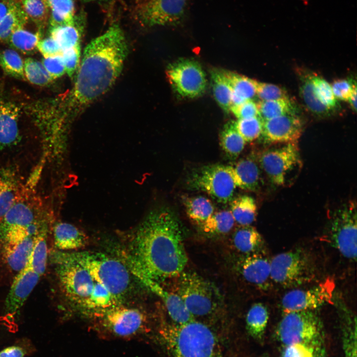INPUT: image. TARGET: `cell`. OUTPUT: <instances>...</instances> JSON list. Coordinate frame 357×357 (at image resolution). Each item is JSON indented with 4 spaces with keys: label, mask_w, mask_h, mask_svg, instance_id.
I'll use <instances>...</instances> for the list:
<instances>
[{
    "label": "cell",
    "mask_w": 357,
    "mask_h": 357,
    "mask_svg": "<svg viewBox=\"0 0 357 357\" xmlns=\"http://www.w3.org/2000/svg\"><path fill=\"white\" fill-rule=\"evenodd\" d=\"M183 202L187 217L198 226L215 212L213 203L203 196L185 197Z\"/></svg>",
    "instance_id": "1f68e13d"
},
{
    "label": "cell",
    "mask_w": 357,
    "mask_h": 357,
    "mask_svg": "<svg viewBox=\"0 0 357 357\" xmlns=\"http://www.w3.org/2000/svg\"><path fill=\"white\" fill-rule=\"evenodd\" d=\"M112 334L122 337L135 335L146 327L147 316L142 310L121 304L112 307L97 316Z\"/></svg>",
    "instance_id": "9a60e30c"
},
{
    "label": "cell",
    "mask_w": 357,
    "mask_h": 357,
    "mask_svg": "<svg viewBox=\"0 0 357 357\" xmlns=\"http://www.w3.org/2000/svg\"><path fill=\"white\" fill-rule=\"evenodd\" d=\"M236 128L245 142H251L260 136L262 121L259 117L238 119L235 121Z\"/></svg>",
    "instance_id": "f6af8a7d"
},
{
    "label": "cell",
    "mask_w": 357,
    "mask_h": 357,
    "mask_svg": "<svg viewBox=\"0 0 357 357\" xmlns=\"http://www.w3.org/2000/svg\"><path fill=\"white\" fill-rule=\"evenodd\" d=\"M128 53L119 26L111 25L85 47L69 104L78 111L108 92L120 75Z\"/></svg>",
    "instance_id": "7a4b0ae2"
},
{
    "label": "cell",
    "mask_w": 357,
    "mask_h": 357,
    "mask_svg": "<svg viewBox=\"0 0 357 357\" xmlns=\"http://www.w3.org/2000/svg\"><path fill=\"white\" fill-rule=\"evenodd\" d=\"M46 0L48 2L47 0Z\"/></svg>",
    "instance_id": "94428289"
},
{
    "label": "cell",
    "mask_w": 357,
    "mask_h": 357,
    "mask_svg": "<svg viewBox=\"0 0 357 357\" xmlns=\"http://www.w3.org/2000/svg\"><path fill=\"white\" fill-rule=\"evenodd\" d=\"M41 31L33 33L23 28L15 30L8 41L10 45L24 54L33 52L40 40Z\"/></svg>",
    "instance_id": "f35d334b"
},
{
    "label": "cell",
    "mask_w": 357,
    "mask_h": 357,
    "mask_svg": "<svg viewBox=\"0 0 357 357\" xmlns=\"http://www.w3.org/2000/svg\"><path fill=\"white\" fill-rule=\"evenodd\" d=\"M311 79L315 94L319 101L330 110L336 107L337 99L331 84L317 75H312Z\"/></svg>",
    "instance_id": "bcb514c9"
},
{
    "label": "cell",
    "mask_w": 357,
    "mask_h": 357,
    "mask_svg": "<svg viewBox=\"0 0 357 357\" xmlns=\"http://www.w3.org/2000/svg\"><path fill=\"white\" fill-rule=\"evenodd\" d=\"M50 27L75 24L73 0H47Z\"/></svg>",
    "instance_id": "d6a6232c"
},
{
    "label": "cell",
    "mask_w": 357,
    "mask_h": 357,
    "mask_svg": "<svg viewBox=\"0 0 357 357\" xmlns=\"http://www.w3.org/2000/svg\"><path fill=\"white\" fill-rule=\"evenodd\" d=\"M230 111L238 119L259 117L257 104L253 100H246L240 104L232 106Z\"/></svg>",
    "instance_id": "f5cc1de1"
},
{
    "label": "cell",
    "mask_w": 357,
    "mask_h": 357,
    "mask_svg": "<svg viewBox=\"0 0 357 357\" xmlns=\"http://www.w3.org/2000/svg\"><path fill=\"white\" fill-rule=\"evenodd\" d=\"M26 350L19 346L7 347L0 351V357H24Z\"/></svg>",
    "instance_id": "9f6ffc18"
},
{
    "label": "cell",
    "mask_w": 357,
    "mask_h": 357,
    "mask_svg": "<svg viewBox=\"0 0 357 357\" xmlns=\"http://www.w3.org/2000/svg\"><path fill=\"white\" fill-rule=\"evenodd\" d=\"M331 85L336 99L344 101H348L353 89L357 86L356 82L349 79L337 80Z\"/></svg>",
    "instance_id": "816d5d0a"
},
{
    "label": "cell",
    "mask_w": 357,
    "mask_h": 357,
    "mask_svg": "<svg viewBox=\"0 0 357 357\" xmlns=\"http://www.w3.org/2000/svg\"><path fill=\"white\" fill-rule=\"evenodd\" d=\"M223 70L232 88V106L252 100L256 95L257 80L236 72Z\"/></svg>",
    "instance_id": "4316f807"
},
{
    "label": "cell",
    "mask_w": 357,
    "mask_h": 357,
    "mask_svg": "<svg viewBox=\"0 0 357 357\" xmlns=\"http://www.w3.org/2000/svg\"><path fill=\"white\" fill-rule=\"evenodd\" d=\"M324 337L283 347L281 357H326Z\"/></svg>",
    "instance_id": "4dcf8cb0"
},
{
    "label": "cell",
    "mask_w": 357,
    "mask_h": 357,
    "mask_svg": "<svg viewBox=\"0 0 357 357\" xmlns=\"http://www.w3.org/2000/svg\"><path fill=\"white\" fill-rule=\"evenodd\" d=\"M258 164L252 157H247L233 166H226V168L236 187L254 191L260 188L262 183L261 168Z\"/></svg>",
    "instance_id": "603a6c76"
},
{
    "label": "cell",
    "mask_w": 357,
    "mask_h": 357,
    "mask_svg": "<svg viewBox=\"0 0 357 357\" xmlns=\"http://www.w3.org/2000/svg\"><path fill=\"white\" fill-rule=\"evenodd\" d=\"M257 104L259 117L262 121L282 115L295 114V107L290 98L260 101Z\"/></svg>",
    "instance_id": "8d00e7d4"
},
{
    "label": "cell",
    "mask_w": 357,
    "mask_h": 357,
    "mask_svg": "<svg viewBox=\"0 0 357 357\" xmlns=\"http://www.w3.org/2000/svg\"><path fill=\"white\" fill-rule=\"evenodd\" d=\"M87 1H91V0H86Z\"/></svg>",
    "instance_id": "680465c9"
},
{
    "label": "cell",
    "mask_w": 357,
    "mask_h": 357,
    "mask_svg": "<svg viewBox=\"0 0 357 357\" xmlns=\"http://www.w3.org/2000/svg\"><path fill=\"white\" fill-rule=\"evenodd\" d=\"M42 64L53 79L61 77L65 73L61 55L44 58L42 60Z\"/></svg>",
    "instance_id": "f907efd6"
},
{
    "label": "cell",
    "mask_w": 357,
    "mask_h": 357,
    "mask_svg": "<svg viewBox=\"0 0 357 357\" xmlns=\"http://www.w3.org/2000/svg\"><path fill=\"white\" fill-rule=\"evenodd\" d=\"M0 66L6 74L17 79H26L23 61L13 50L0 51Z\"/></svg>",
    "instance_id": "ab89813d"
},
{
    "label": "cell",
    "mask_w": 357,
    "mask_h": 357,
    "mask_svg": "<svg viewBox=\"0 0 357 357\" xmlns=\"http://www.w3.org/2000/svg\"><path fill=\"white\" fill-rule=\"evenodd\" d=\"M55 247L60 251L78 250L88 243L87 235L75 225L66 222H59L53 229Z\"/></svg>",
    "instance_id": "cb8c5ba5"
},
{
    "label": "cell",
    "mask_w": 357,
    "mask_h": 357,
    "mask_svg": "<svg viewBox=\"0 0 357 357\" xmlns=\"http://www.w3.org/2000/svg\"><path fill=\"white\" fill-rule=\"evenodd\" d=\"M186 185L189 189L204 192L223 204L231 201L236 188L226 166L218 164L192 171L187 177Z\"/></svg>",
    "instance_id": "9c48e42d"
},
{
    "label": "cell",
    "mask_w": 357,
    "mask_h": 357,
    "mask_svg": "<svg viewBox=\"0 0 357 357\" xmlns=\"http://www.w3.org/2000/svg\"><path fill=\"white\" fill-rule=\"evenodd\" d=\"M302 131L301 120L295 114H288L262 121L260 136L267 144L297 143Z\"/></svg>",
    "instance_id": "e0dca14e"
},
{
    "label": "cell",
    "mask_w": 357,
    "mask_h": 357,
    "mask_svg": "<svg viewBox=\"0 0 357 357\" xmlns=\"http://www.w3.org/2000/svg\"><path fill=\"white\" fill-rule=\"evenodd\" d=\"M230 212L235 223L240 226L251 225L256 220L257 205L251 196L243 195L230 201Z\"/></svg>",
    "instance_id": "83f0119b"
},
{
    "label": "cell",
    "mask_w": 357,
    "mask_h": 357,
    "mask_svg": "<svg viewBox=\"0 0 357 357\" xmlns=\"http://www.w3.org/2000/svg\"><path fill=\"white\" fill-rule=\"evenodd\" d=\"M69 252L73 259L84 267L97 281L119 300L123 301L130 280L128 270L122 263L100 252L84 251Z\"/></svg>",
    "instance_id": "8992f818"
},
{
    "label": "cell",
    "mask_w": 357,
    "mask_h": 357,
    "mask_svg": "<svg viewBox=\"0 0 357 357\" xmlns=\"http://www.w3.org/2000/svg\"><path fill=\"white\" fill-rule=\"evenodd\" d=\"M48 228L41 231L36 237L29 262L33 270L41 276L46 269L48 249L47 242Z\"/></svg>",
    "instance_id": "74e56055"
},
{
    "label": "cell",
    "mask_w": 357,
    "mask_h": 357,
    "mask_svg": "<svg viewBox=\"0 0 357 357\" xmlns=\"http://www.w3.org/2000/svg\"><path fill=\"white\" fill-rule=\"evenodd\" d=\"M29 19L31 20L39 30L46 26L50 15V8L46 0H17Z\"/></svg>",
    "instance_id": "d590c367"
},
{
    "label": "cell",
    "mask_w": 357,
    "mask_h": 357,
    "mask_svg": "<svg viewBox=\"0 0 357 357\" xmlns=\"http://www.w3.org/2000/svg\"><path fill=\"white\" fill-rule=\"evenodd\" d=\"M39 234L19 232L6 237L0 242L3 258L10 269L18 272L25 266Z\"/></svg>",
    "instance_id": "ac0fdd59"
},
{
    "label": "cell",
    "mask_w": 357,
    "mask_h": 357,
    "mask_svg": "<svg viewBox=\"0 0 357 357\" xmlns=\"http://www.w3.org/2000/svg\"><path fill=\"white\" fill-rule=\"evenodd\" d=\"M52 257L61 291L75 306L97 316L121 304L122 302L75 261L69 252L58 250Z\"/></svg>",
    "instance_id": "3957f363"
},
{
    "label": "cell",
    "mask_w": 357,
    "mask_h": 357,
    "mask_svg": "<svg viewBox=\"0 0 357 357\" xmlns=\"http://www.w3.org/2000/svg\"><path fill=\"white\" fill-rule=\"evenodd\" d=\"M235 223L230 211L224 210L214 212L199 226L203 234L209 236H216L229 233Z\"/></svg>",
    "instance_id": "836d02e7"
},
{
    "label": "cell",
    "mask_w": 357,
    "mask_h": 357,
    "mask_svg": "<svg viewBox=\"0 0 357 357\" xmlns=\"http://www.w3.org/2000/svg\"><path fill=\"white\" fill-rule=\"evenodd\" d=\"M357 86L353 90V91L348 100L350 106L355 112L357 111Z\"/></svg>",
    "instance_id": "6f0895ef"
},
{
    "label": "cell",
    "mask_w": 357,
    "mask_h": 357,
    "mask_svg": "<svg viewBox=\"0 0 357 357\" xmlns=\"http://www.w3.org/2000/svg\"><path fill=\"white\" fill-rule=\"evenodd\" d=\"M318 273L313 255L302 248L281 253L271 259V280L284 288H294L312 282Z\"/></svg>",
    "instance_id": "52a82bcc"
},
{
    "label": "cell",
    "mask_w": 357,
    "mask_h": 357,
    "mask_svg": "<svg viewBox=\"0 0 357 357\" xmlns=\"http://www.w3.org/2000/svg\"><path fill=\"white\" fill-rule=\"evenodd\" d=\"M276 335L283 347L324 337L322 322L314 310L285 313Z\"/></svg>",
    "instance_id": "8fae6325"
},
{
    "label": "cell",
    "mask_w": 357,
    "mask_h": 357,
    "mask_svg": "<svg viewBox=\"0 0 357 357\" xmlns=\"http://www.w3.org/2000/svg\"><path fill=\"white\" fill-rule=\"evenodd\" d=\"M312 75L305 76L302 81L300 92L306 107L313 113L320 116L326 115L330 110L324 106L316 97L311 79Z\"/></svg>",
    "instance_id": "7bdbcfd3"
},
{
    "label": "cell",
    "mask_w": 357,
    "mask_h": 357,
    "mask_svg": "<svg viewBox=\"0 0 357 357\" xmlns=\"http://www.w3.org/2000/svg\"><path fill=\"white\" fill-rule=\"evenodd\" d=\"M232 240L235 248L244 255L262 251L264 245L261 234L251 225L237 228L232 235Z\"/></svg>",
    "instance_id": "484cf974"
},
{
    "label": "cell",
    "mask_w": 357,
    "mask_h": 357,
    "mask_svg": "<svg viewBox=\"0 0 357 357\" xmlns=\"http://www.w3.org/2000/svg\"><path fill=\"white\" fill-rule=\"evenodd\" d=\"M28 20L20 6L7 14L0 22V42L8 41L12 34L23 28Z\"/></svg>",
    "instance_id": "60d3db41"
},
{
    "label": "cell",
    "mask_w": 357,
    "mask_h": 357,
    "mask_svg": "<svg viewBox=\"0 0 357 357\" xmlns=\"http://www.w3.org/2000/svg\"><path fill=\"white\" fill-rule=\"evenodd\" d=\"M357 205L353 201L335 211L325 239L344 257L357 258Z\"/></svg>",
    "instance_id": "30bf717a"
},
{
    "label": "cell",
    "mask_w": 357,
    "mask_h": 357,
    "mask_svg": "<svg viewBox=\"0 0 357 357\" xmlns=\"http://www.w3.org/2000/svg\"><path fill=\"white\" fill-rule=\"evenodd\" d=\"M20 112V106L0 93V150L19 141L18 123Z\"/></svg>",
    "instance_id": "44dd1931"
},
{
    "label": "cell",
    "mask_w": 357,
    "mask_h": 357,
    "mask_svg": "<svg viewBox=\"0 0 357 357\" xmlns=\"http://www.w3.org/2000/svg\"><path fill=\"white\" fill-rule=\"evenodd\" d=\"M181 226L176 215L167 208L147 215L129 245L128 260L137 278L162 285L184 270L188 257Z\"/></svg>",
    "instance_id": "6da1fadb"
},
{
    "label": "cell",
    "mask_w": 357,
    "mask_h": 357,
    "mask_svg": "<svg viewBox=\"0 0 357 357\" xmlns=\"http://www.w3.org/2000/svg\"><path fill=\"white\" fill-rule=\"evenodd\" d=\"M163 302L172 322L181 325L195 320L188 311L180 297L174 292L165 289L162 285L152 281L139 278Z\"/></svg>",
    "instance_id": "7402d4cb"
},
{
    "label": "cell",
    "mask_w": 357,
    "mask_h": 357,
    "mask_svg": "<svg viewBox=\"0 0 357 357\" xmlns=\"http://www.w3.org/2000/svg\"><path fill=\"white\" fill-rule=\"evenodd\" d=\"M40 218V210L36 202L21 193L12 206L0 218V242L10 233L43 220Z\"/></svg>",
    "instance_id": "2e32d148"
},
{
    "label": "cell",
    "mask_w": 357,
    "mask_h": 357,
    "mask_svg": "<svg viewBox=\"0 0 357 357\" xmlns=\"http://www.w3.org/2000/svg\"><path fill=\"white\" fill-rule=\"evenodd\" d=\"M256 95L260 101L289 98L287 92L280 87L258 81L256 83Z\"/></svg>",
    "instance_id": "c3c4849f"
},
{
    "label": "cell",
    "mask_w": 357,
    "mask_h": 357,
    "mask_svg": "<svg viewBox=\"0 0 357 357\" xmlns=\"http://www.w3.org/2000/svg\"><path fill=\"white\" fill-rule=\"evenodd\" d=\"M344 327L343 346L345 357H357L356 318H349Z\"/></svg>",
    "instance_id": "7dc6e473"
},
{
    "label": "cell",
    "mask_w": 357,
    "mask_h": 357,
    "mask_svg": "<svg viewBox=\"0 0 357 357\" xmlns=\"http://www.w3.org/2000/svg\"><path fill=\"white\" fill-rule=\"evenodd\" d=\"M16 171L12 168L0 169V218L12 206L21 194Z\"/></svg>",
    "instance_id": "d4e9b609"
},
{
    "label": "cell",
    "mask_w": 357,
    "mask_h": 357,
    "mask_svg": "<svg viewBox=\"0 0 357 357\" xmlns=\"http://www.w3.org/2000/svg\"><path fill=\"white\" fill-rule=\"evenodd\" d=\"M166 73L172 88L182 97L195 98L201 95L206 90L205 73L195 60H178L168 65Z\"/></svg>",
    "instance_id": "7c38bea8"
},
{
    "label": "cell",
    "mask_w": 357,
    "mask_h": 357,
    "mask_svg": "<svg viewBox=\"0 0 357 357\" xmlns=\"http://www.w3.org/2000/svg\"><path fill=\"white\" fill-rule=\"evenodd\" d=\"M40 277L28 261L14 279L6 298L4 307L7 315L14 316L20 309L38 284Z\"/></svg>",
    "instance_id": "d6986e66"
},
{
    "label": "cell",
    "mask_w": 357,
    "mask_h": 357,
    "mask_svg": "<svg viewBox=\"0 0 357 357\" xmlns=\"http://www.w3.org/2000/svg\"><path fill=\"white\" fill-rule=\"evenodd\" d=\"M268 357L266 356H262V357Z\"/></svg>",
    "instance_id": "91938a15"
},
{
    "label": "cell",
    "mask_w": 357,
    "mask_h": 357,
    "mask_svg": "<svg viewBox=\"0 0 357 357\" xmlns=\"http://www.w3.org/2000/svg\"><path fill=\"white\" fill-rule=\"evenodd\" d=\"M160 333L175 357H221L213 333L201 321L178 325L163 321Z\"/></svg>",
    "instance_id": "277c9868"
},
{
    "label": "cell",
    "mask_w": 357,
    "mask_h": 357,
    "mask_svg": "<svg viewBox=\"0 0 357 357\" xmlns=\"http://www.w3.org/2000/svg\"><path fill=\"white\" fill-rule=\"evenodd\" d=\"M37 48L45 58L61 55L62 52L59 44L51 36L40 40Z\"/></svg>",
    "instance_id": "db71d44e"
},
{
    "label": "cell",
    "mask_w": 357,
    "mask_h": 357,
    "mask_svg": "<svg viewBox=\"0 0 357 357\" xmlns=\"http://www.w3.org/2000/svg\"><path fill=\"white\" fill-rule=\"evenodd\" d=\"M269 311L262 303L253 304L246 316V328L254 339L261 340L264 336L269 320Z\"/></svg>",
    "instance_id": "f1b7e54d"
},
{
    "label": "cell",
    "mask_w": 357,
    "mask_h": 357,
    "mask_svg": "<svg viewBox=\"0 0 357 357\" xmlns=\"http://www.w3.org/2000/svg\"><path fill=\"white\" fill-rule=\"evenodd\" d=\"M80 44L62 51V57L65 69V72L68 76H73L75 71L79 66L80 57Z\"/></svg>",
    "instance_id": "681fc988"
},
{
    "label": "cell",
    "mask_w": 357,
    "mask_h": 357,
    "mask_svg": "<svg viewBox=\"0 0 357 357\" xmlns=\"http://www.w3.org/2000/svg\"><path fill=\"white\" fill-rule=\"evenodd\" d=\"M245 142L236 128L235 121L225 124L220 134V144L228 157L236 159L243 150Z\"/></svg>",
    "instance_id": "f546056e"
},
{
    "label": "cell",
    "mask_w": 357,
    "mask_h": 357,
    "mask_svg": "<svg viewBox=\"0 0 357 357\" xmlns=\"http://www.w3.org/2000/svg\"><path fill=\"white\" fill-rule=\"evenodd\" d=\"M177 278L175 292L196 320L215 315L221 309L222 296L218 288L195 272L183 271Z\"/></svg>",
    "instance_id": "5b68a950"
},
{
    "label": "cell",
    "mask_w": 357,
    "mask_h": 357,
    "mask_svg": "<svg viewBox=\"0 0 357 357\" xmlns=\"http://www.w3.org/2000/svg\"><path fill=\"white\" fill-rule=\"evenodd\" d=\"M238 270L248 283L265 289L271 279V259L263 251L244 255L238 262Z\"/></svg>",
    "instance_id": "ffe728a7"
},
{
    "label": "cell",
    "mask_w": 357,
    "mask_h": 357,
    "mask_svg": "<svg viewBox=\"0 0 357 357\" xmlns=\"http://www.w3.org/2000/svg\"><path fill=\"white\" fill-rule=\"evenodd\" d=\"M50 33L62 51L80 44V32L74 25L52 27Z\"/></svg>",
    "instance_id": "b9f144b4"
},
{
    "label": "cell",
    "mask_w": 357,
    "mask_h": 357,
    "mask_svg": "<svg viewBox=\"0 0 357 357\" xmlns=\"http://www.w3.org/2000/svg\"><path fill=\"white\" fill-rule=\"evenodd\" d=\"M189 0H146L139 4L135 16L147 26L175 25L184 19Z\"/></svg>",
    "instance_id": "4fadbf2b"
},
{
    "label": "cell",
    "mask_w": 357,
    "mask_h": 357,
    "mask_svg": "<svg viewBox=\"0 0 357 357\" xmlns=\"http://www.w3.org/2000/svg\"><path fill=\"white\" fill-rule=\"evenodd\" d=\"M20 6L17 0H0V22Z\"/></svg>",
    "instance_id": "11a10c76"
},
{
    "label": "cell",
    "mask_w": 357,
    "mask_h": 357,
    "mask_svg": "<svg viewBox=\"0 0 357 357\" xmlns=\"http://www.w3.org/2000/svg\"><path fill=\"white\" fill-rule=\"evenodd\" d=\"M258 162L270 182L277 186L292 184L302 166L297 143H294L280 144L264 150Z\"/></svg>",
    "instance_id": "ba28073f"
},
{
    "label": "cell",
    "mask_w": 357,
    "mask_h": 357,
    "mask_svg": "<svg viewBox=\"0 0 357 357\" xmlns=\"http://www.w3.org/2000/svg\"><path fill=\"white\" fill-rule=\"evenodd\" d=\"M214 98L219 106L228 113L232 106V90L223 70L213 69L210 71Z\"/></svg>",
    "instance_id": "e575fe53"
},
{
    "label": "cell",
    "mask_w": 357,
    "mask_h": 357,
    "mask_svg": "<svg viewBox=\"0 0 357 357\" xmlns=\"http://www.w3.org/2000/svg\"><path fill=\"white\" fill-rule=\"evenodd\" d=\"M24 71L27 79L38 86H47L53 80L42 63L31 58L25 60Z\"/></svg>",
    "instance_id": "ee69618b"
},
{
    "label": "cell",
    "mask_w": 357,
    "mask_h": 357,
    "mask_svg": "<svg viewBox=\"0 0 357 357\" xmlns=\"http://www.w3.org/2000/svg\"><path fill=\"white\" fill-rule=\"evenodd\" d=\"M335 283L328 278L306 289H295L287 293L281 300L285 313L297 311L314 310L332 303Z\"/></svg>",
    "instance_id": "5bb4252c"
}]
</instances>
